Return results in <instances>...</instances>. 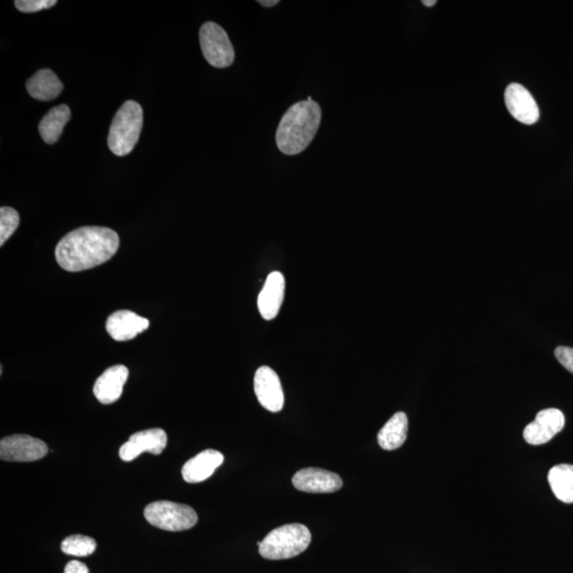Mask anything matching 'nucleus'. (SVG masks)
<instances>
[{"instance_id": "26", "label": "nucleus", "mask_w": 573, "mask_h": 573, "mask_svg": "<svg viewBox=\"0 0 573 573\" xmlns=\"http://www.w3.org/2000/svg\"><path fill=\"white\" fill-rule=\"evenodd\" d=\"M258 4L263 5V7L271 8L279 4V0H259Z\"/></svg>"}, {"instance_id": "14", "label": "nucleus", "mask_w": 573, "mask_h": 573, "mask_svg": "<svg viewBox=\"0 0 573 573\" xmlns=\"http://www.w3.org/2000/svg\"><path fill=\"white\" fill-rule=\"evenodd\" d=\"M286 282L284 275L274 271L268 275L266 283L258 296V310L264 320L277 318L285 297Z\"/></svg>"}, {"instance_id": "25", "label": "nucleus", "mask_w": 573, "mask_h": 573, "mask_svg": "<svg viewBox=\"0 0 573 573\" xmlns=\"http://www.w3.org/2000/svg\"><path fill=\"white\" fill-rule=\"evenodd\" d=\"M64 573H90L88 566L79 561H72L65 567Z\"/></svg>"}, {"instance_id": "22", "label": "nucleus", "mask_w": 573, "mask_h": 573, "mask_svg": "<svg viewBox=\"0 0 573 573\" xmlns=\"http://www.w3.org/2000/svg\"><path fill=\"white\" fill-rule=\"evenodd\" d=\"M20 225V215L14 208H0V246L9 239Z\"/></svg>"}, {"instance_id": "3", "label": "nucleus", "mask_w": 573, "mask_h": 573, "mask_svg": "<svg viewBox=\"0 0 573 573\" xmlns=\"http://www.w3.org/2000/svg\"><path fill=\"white\" fill-rule=\"evenodd\" d=\"M310 543L311 533L304 524H285L258 543L259 553L267 560H288L304 553Z\"/></svg>"}, {"instance_id": "15", "label": "nucleus", "mask_w": 573, "mask_h": 573, "mask_svg": "<svg viewBox=\"0 0 573 573\" xmlns=\"http://www.w3.org/2000/svg\"><path fill=\"white\" fill-rule=\"evenodd\" d=\"M129 377L127 366L118 365L105 371L94 386V394L102 404H111L122 396Z\"/></svg>"}, {"instance_id": "23", "label": "nucleus", "mask_w": 573, "mask_h": 573, "mask_svg": "<svg viewBox=\"0 0 573 573\" xmlns=\"http://www.w3.org/2000/svg\"><path fill=\"white\" fill-rule=\"evenodd\" d=\"M58 4L57 0H16L15 7L20 12L35 13L41 10L50 9Z\"/></svg>"}, {"instance_id": "12", "label": "nucleus", "mask_w": 573, "mask_h": 573, "mask_svg": "<svg viewBox=\"0 0 573 573\" xmlns=\"http://www.w3.org/2000/svg\"><path fill=\"white\" fill-rule=\"evenodd\" d=\"M505 100L507 111L519 122L530 126L538 122L539 109L537 101L522 85L513 83L507 86Z\"/></svg>"}, {"instance_id": "27", "label": "nucleus", "mask_w": 573, "mask_h": 573, "mask_svg": "<svg viewBox=\"0 0 573 573\" xmlns=\"http://www.w3.org/2000/svg\"><path fill=\"white\" fill-rule=\"evenodd\" d=\"M423 4L426 5V7H434V5L436 4V0H423Z\"/></svg>"}, {"instance_id": "18", "label": "nucleus", "mask_w": 573, "mask_h": 573, "mask_svg": "<svg viewBox=\"0 0 573 573\" xmlns=\"http://www.w3.org/2000/svg\"><path fill=\"white\" fill-rule=\"evenodd\" d=\"M408 435V418L397 412L387 421L378 434V444L385 451H396L404 445Z\"/></svg>"}, {"instance_id": "7", "label": "nucleus", "mask_w": 573, "mask_h": 573, "mask_svg": "<svg viewBox=\"0 0 573 573\" xmlns=\"http://www.w3.org/2000/svg\"><path fill=\"white\" fill-rule=\"evenodd\" d=\"M44 442L27 435L5 436L0 442V458L8 462H34L47 455Z\"/></svg>"}, {"instance_id": "5", "label": "nucleus", "mask_w": 573, "mask_h": 573, "mask_svg": "<svg viewBox=\"0 0 573 573\" xmlns=\"http://www.w3.org/2000/svg\"><path fill=\"white\" fill-rule=\"evenodd\" d=\"M145 521L165 531H185L196 526L198 515L192 507L171 501H156L145 506Z\"/></svg>"}, {"instance_id": "4", "label": "nucleus", "mask_w": 573, "mask_h": 573, "mask_svg": "<svg viewBox=\"0 0 573 573\" xmlns=\"http://www.w3.org/2000/svg\"><path fill=\"white\" fill-rule=\"evenodd\" d=\"M144 113L137 101L124 102L118 110L110 128L107 144L113 153L126 156L132 153L142 132Z\"/></svg>"}, {"instance_id": "13", "label": "nucleus", "mask_w": 573, "mask_h": 573, "mask_svg": "<svg viewBox=\"0 0 573 573\" xmlns=\"http://www.w3.org/2000/svg\"><path fill=\"white\" fill-rule=\"evenodd\" d=\"M150 326L148 318L130 310H119L107 318L106 332L115 341H129Z\"/></svg>"}, {"instance_id": "2", "label": "nucleus", "mask_w": 573, "mask_h": 573, "mask_svg": "<svg viewBox=\"0 0 573 573\" xmlns=\"http://www.w3.org/2000/svg\"><path fill=\"white\" fill-rule=\"evenodd\" d=\"M322 121L321 106L313 100H304L290 106L277 130L278 148L286 155L305 151L315 138Z\"/></svg>"}, {"instance_id": "21", "label": "nucleus", "mask_w": 573, "mask_h": 573, "mask_svg": "<svg viewBox=\"0 0 573 573\" xmlns=\"http://www.w3.org/2000/svg\"><path fill=\"white\" fill-rule=\"evenodd\" d=\"M97 543L94 538L84 535H72L63 540L61 549L65 554L84 558L95 553Z\"/></svg>"}, {"instance_id": "11", "label": "nucleus", "mask_w": 573, "mask_h": 573, "mask_svg": "<svg viewBox=\"0 0 573 573\" xmlns=\"http://www.w3.org/2000/svg\"><path fill=\"white\" fill-rule=\"evenodd\" d=\"M292 483L296 490L313 494L334 493L343 486L339 475L315 467L299 470L292 478Z\"/></svg>"}, {"instance_id": "17", "label": "nucleus", "mask_w": 573, "mask_h": 573, "mask_svg": "<svg viewBox=\"0 0 573 573\" xmlns=\"http://www.w3.org/2000/svg\"><path fill=\"white\" fill-rule=\"evenodd\" d=\"M63 83L51 69H41L27 82V90L32 98L50 101L62 93Z\"/></svg>"}, {"instance_id": "16", "label": "nucleus", "mask_w": 573, "mask_h": 573, "mask_svg": "<svg viewBox=\"0 0 573 573\" xmlns=\"http://www.w3.org/2000/svg\"><path fill=\"white\" fill-rule=\"evenodd\" d=\"M224 461L223 453L207 450L189 459L182 468L183 479L188 483H200L212 477Z\"/></svg>"}, {"instance_id": "8", "label": "nucleus", "mask_w": 573, "mask_h": 573, "mask_svg": "<svg viewBox=\"0 0 573 573\" xmlns=\"http://www.w3.org/2000/svg\"><path fill=\"white\" fill-rule=\"evenodd\" d=\"M254 390L259 404L270 412H279L283 409L285 396L282 383L271 367H259L254 377Z\"/></svg>"}, {"instance_id": "10", "label": "nucleus", "mask_w": 573, "mask_h": 573, "mask_svg": "<svg viewBox=\"0 0 573 573\" xmlns=\"http://www.w3.org/2000/svg\"><path fill=\"white\" fill-rule=\"evenodd\" d=\"M167 440L169 439L163 429L154 428L137 432L121 447L119 457L122 461L130 462L144 452L159 456L167 447Z\"/></svg>"}, {"instance_id": "19", "label": "nucleus", "mask_w": 573, "mask_h": 573, "mask_svg": "<svg viewBox=\"0 0 573 573\" xmlns=\"http://www.w3.org/2000/svg\"><path fill=\"white\" fill-rule=\"evenodd\" d=\"M72 117V112L67 106L61 105L53 107L42 119L39 131L46 144H55L61 137L63 130Z\"/></svg>"}, {"instance_id": "24", "label": "nucleus", "mask_w": 573, "mask_h": 573, "mask_svg": "<svg viewBox=\"0 0 573 573\" xmlns=\"http://www.w3.org/2000/svg\"><path fill=\"white\" fill-rule=\"evenodd\" d=\"M554 355L560 364L573 374V349L569 346H559L555 349Z\"/></svg>"}, {"instance_id": "20", "label": "nucleus", "mask_w": 573, "mask_h": 573, "mask_svg": "<svg viewBox=\"0 0 573 573\" xmlns=\"http://www.w3.org/2000/svg\"><path fill=\"white\" fill-rule=\"evenodd\" d=\"M548 481L556 498L565 504H573V465H556L550 469Z\"/></svg>"}, {"instance_id": "1", "label": "nucleus", "mask_w": 573, "mask_h": 573, "mask_svg": "<svg viewBox=\"0 0 573 573\" xmlns=\"http://www.w3.org/2000/svg\"><path fill=\"white\" fill-rule=\"evenodd\" d=\"M119 248L115 231L102 226H84L68 232L58 243L56 258L68 272L93 269L110 261Z\"/></svg>"}, {"instance_id": "6", "label": "nucleus", "mask_w": 573, "mask_h": 573, "mask_svg": "<svg viewBox=\"0 0 573 573\" xmlns=\"http://www.w3.org/2000/svg\"><path fill=\"white\" fill-rule=\"evenodd\" d=\"M199 37L203 56L212 67L225 68L234 63V47L223 27L208 21L200 29Z\"/></svg>"}, {"instance_id": "9", "label": "nucleus", "mask_w": 573, "mask_h": 573, "mask_svg": "<svg viewBox=\"0 0 573 573\" xmlns=\"http://www.w3.org/2000/svg\"><path fill=\"white\" fill-rule=\"evenodd\" d=\"M565 416L559 409H546L538 413L537 419L523 430V437L529 444L543 445L553 440L563 430Z\"/></svg>"}]
</instances>
